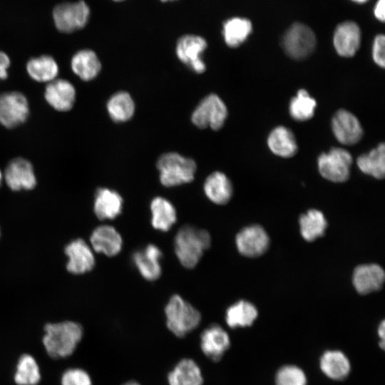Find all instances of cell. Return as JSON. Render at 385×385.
Returning <instances> with one entry per match:
<instances>
[{
  "label": "cell",
  "instance_id": "obj_1",
  "mask_svg": "<svg viewBox=\"0 0 385 385\" xmlns=\"http://www.w3.org/2000/svg\"><path fill=\"white\" fill-rule=\"evenodd\" d=\"M43 330V347L47 354L54 359L71 356L83 336L82 326L73 321L47 323Z\"/></svg>",
  "mask_w": 385,
  "mask_h": 385
},
{
  "label": "cell",
  "instance_id": "obj_2",
  "mask_svg": "<svg viewBox=\"0 0 385 385\" xmlns=\"http://www.w3.org/2000/svg\"><path fill=\"white\" fill-rule=\"evenodd\" d=\"M211 244L209 232L192 225H184L174 238V250L180 264L185 268L195 267Z\"/></svg>",
  "mask_w": 385,
  "mask_h": 385
},
{
  "label": "cell",
  "instance_id": "obj_3",
  "mask_svg": "<svg viewBox=\"0 0 385 385\" xmlns=\"http://www.w3.org/2000/svg\"><path fill=\"white\" fill-rule=\"evenodd\" d=\"M156 165L160 173V181L165 187L190 183L197 170L195 160L175 152L160 155Z\"/></svg>",
  "mask_w": 385,
  "mask_h": 385
},
{
  "label": "cell",
  "instance_id": "obj_4",
  "mask_svg": "<svg viewBox=\"0 0 385 385\" xmlns=\"http://www.w3.org/2000/svg\"><path fill=\"white\" fill-rule=\"evenodd\" d=\"M166 324L176 337H183L200 323L201 314L178 294L173 295L165 307Z\"/></svg>",
  "mask_w": 385,
  "mask_h": 385
},
{
  "label": "cell",
  "instance_id": "obj_5",
  "mask_svg": "<svg viewBox=\"0 0 385 385\" xmlns=\"http://www.w3.org/2000/svg\"><path fill=\"white\" fill-rule=\"evenodd\" d=\"M316 44V36L312 29L299 22L291 25L282 40L283 50L294 60H303L309 56Z\"/></svg>",
  "mask_w": 385,
  "mask_h": 385
},
{
  "label": "cell",
  "instance_id": "obj_6",
  "mask_svg": "<svg viewBox=\"0 0 385 385\" xmlns=\"http://www.w3.org/2000/svg\"><path fill=\"white\" fill-rule=\"evenodd\" d=\"M227 117V108L223 101L211 93L200 101L191 115L192 123L199 128L210 127L214 130L222 128Z\"/></svg>",
  "mask_w": 385,
  "mask_h": 385
},
{
  "label": "cell",
  "instance_id": "obj_7",
  "mask_svg": "<svg viewBox=\"0 0 385 385\" xmlns=\"http://www.w3.org/2000/svg\"><path fill=\"white\" fill-rule=\"evenodd\" d=\"M352 156L341 148H332L328 153H322L317 160L321 175L332 182L342 183L348 180Z\"/></svg>",
  "mask_w": 385,
  "mask_h": 385
},
{
  "label": "cell",
  "instance_id": "obj_8",
  "mask_svg": "<svg viewBox=\"0 0 385 385\" xmlns=\"http://www.w3.org/2000/svg\"><path fill=\"white\" fill-rule=\"evenodd\" d=\"M89 16L90 9L83 0L60 4L53 11L56 27L64 33H71L83 29L87 24Z\"/></svg>",
  "mask_w": 385,
  "mask_h": 385
},
{
  "label": "cell",
  "instance_id": "obj_9",
  "mask_svg": "<svg viewBox=\"0 0 385 385\" xmlns=\"http://www.w3.org/2000/svg\"><path fill=\"white\" fill-rule=\"evenodd\" d=\"M29 115L26 97L19 91L0 93V124L7 128L24 123Z\"/></svg>",
  "mask_w": 385,
  "mask_h": 385
},
{
  "label": "cell",
  "instance_id": "obj_10",
  "mask_svg": "<svg viewBox=\"0 0 385 385\" xmlns=\"http://www.w3.org/2000/svg\"><path fill=\"white\" fill-rule=\"evenodd\" d=\"M207 47V41L203 37L186 34L178 39L175 52L178 59L191 71L202 73L206 70V65L202 56Z\"/></svg>",
  "mask_w": 385,
  "mask_h": 385
},
{
  "label": "cell",
  "instance_id": "obj_11",
  "mask_svg": "<svg viewBox=\"0 0 385 385\" xmlns=\"http://www.w3.org/2000/svg\"><path fill=\"white\" fill-rule=\"evenodd\" d=\"M3 178L6 185L13 191L30 190L37 183L31 163L21 157L14 158L8 163Z\"/></svg>",
  "mask_w": 385,
  "mask_h": 385
},
{
  "label": "cell",
  "instance_id": "obj_12",
  "mask_svg": "<svg viewBox=\"0 0 385 385\" xmlns=\"http://www.w3.org/2000/svg\"><path fill=\"white\" fill-rule=\"evenodd\" d=\"M236 246L239 252L247 257H257L267 250L270 239L266 231L258 225L247 226L236 236Z\"/></svg>",
  "mask_w": 385,
  "mask_h": 385
},
{
  "label": "cell",
  "instance_id": "obj_13",
  "mask_svg": "<svg viewBox=\"0 0 385 385\" xmlns=\"http://www.w3.org/2000/svg\"><path fill=\"white\" fill-rule=\"evenodd\" d=\"M332 130L337 140L347 145L359 142L364 134L358 118L344 109H340L334 113L332 119Z\"/></svg>",
  "mask_w": 385,
  "mask_h": 385
},
{
  "label": "cell",
  "instance_id": "obj_14",
  "mask_svg": "<svg viewBox=\"0 0 385 385\" xmlns=\"http://www.w3.org/2000/svg\"><path fill=\"white\" fill-rule=\"evenodd\" d=\"M68 257L67 270L73 274H82L90 272L95 266L93 249L86 242L78 238L70 242L65 247Z\"/></svg>",
  "mask_w": 385,
  "mask_h": 385
},
{
  "label": "cell",
  "instance_id": "obj_15",
  "mask_svg": "<svg viewBox=\"0 0 385 385\" xmlns=\"http://www.w3.org/2000/svg\"><path fill=\"white\" fill-rule=\"evenodd\" d=\"M76 98V88L68 80L57 78L46 86L44 98L48 104L57 111H70L74 105Z\"/></svg>",
  "mask_w": 385,
  "mask_h": 385
},
{
  "label": "cell",
  "instance_id": "obj_16",
  "mask_svg": "<svg viewBox=\"0 0 385 385\" xmlns=\"http://www.w3.org/2000/svg\"><path fill=\"white\" fill-rule=\"evenodd\" d=\"M361 30L356 23L344 21L336 27L333 44L337 53L342 57H351L359 50L361 44Z\"/></svg>",
  "mask_w": 385,
  "mask_h": 385
},
{
  "label": "cell",
  "instance_id": "obj_17",
  "mask_svg": "<svg viewBox=\"0 0 385 385\" xmlns=\"http://www.w3.org/2000/svg\"><path fill=\"white\" fill-rule=\"evenodd\" d=\"M162 257L163 252L160 248L153 244H149L144 248L135 251L132 255V260L144 279L154 281L161 275Z\"/></svg>",
  "mask_w": 385,
  "mask_h": 385
},
{
  "label": "cell",
  "instance_id": "obj_18",
  "mask_svg": "<svg viewBox=\"0 0 385 385\" xmlns=\"http://www.w3.org/2000/svg\"><path fill=\"white\" fill-rule=\"evenodd\" d=\"M230 346L226 331L217 324L207 327L200 336V347L203 354L213 361H217Z\"/></svg>",
  "mask_w": 385,
  "mask_h": 385
},
{
  "label": "cell",
  "instance_id": "obj_19",
  "mask_svg": "<svg viewBox=\"0 0 385 385\" xmlns=\"http://www.w3.org/2000/svg\"><path fill=\"white\" fill-rule=\"evenodd\" d=\"M91 248L108 257L117 255L123 247V239L113 226L102 225L96 227L90 237Z\"/></svg>",
  "mask_w": 385,
  "mask_h": 385
},
{
  "label": "cell",
  "instance_id": "obj_20",
  "mask_svg": "<svg viewBox=\"0 0 385 385\" xmlns=\"http://www.w3.org/2000/svg\"><path fill=\"white\" fill-rule=\"evenodd\" d=\"M385 274L383 268L376 264L361 265L353 272L352 282L360 294H367L380 289L384 284Z\"/></svg>",
  "mask_w": 385,
  "mask_h": 385
},
{
  "label": "cell",
  "instance_id": "obj_21",
  "mask_svg": "<svg viewBox=\"0 0 385 385\" xmlns=\"http://www.w3.org/2000/svg\"><path fill=\"white\" fill-rule=\"evenodd\" d=\"M123 200L116 191L107 188H98L95 194L93 211L100 220H113L123 210Z\"/></svg>",
  "mask_w": 385,
  "mask_h": 385
},
{
  "label": "cell",
  "instance_id": "obj_22",
  "mask_svg": "<svg viewBox=\"0 0 385 385\" xmlns=\"http://www.w3.org/2000/svg\"><path fill=\"white\" fill-rule=\"evenodd\" d=\"M203 190L213 203L225 205L232 197L233 188L230 180L220 171L212 173L205 180Z\"/></svg>",
  "mask_w": 385,
  "mask_h": 385
},
{
  "label": "cell",
  "instance_id": "obj_23",
  "mask_svg": "<svg viewBox=\"0 0 385 385\" xmlns=\"http://www.w3.org/2000/svg\"><path fill=\"white\" fill-rule=\"evenodd\" d=\"M72 71L81 80L89 81L94 79L101 70V63L96 53L91 49H82L76 52L71 61Z\"/></svg>",
  "mask_w": 385,
  "mask_h": 385
},
{
  "label": "cell",
  "instance_id": "obj_24",
  "mask_svg": "<svg viewBox=\"0 0 385 385\" xmlns=\"http://www.w3.org/2000/svg\"><path fill=\"white\" fill-rule=\"evenodd\" d=\"M270 150L282 158H291L298 150L294 133L290 129L280 125L274 128L267 138Z\"/></svg>",
  "mask_w": 385,
  "mask_h": 385
},
{
  "label": "cell",
  "instance_id": "obj_25",
  "mask_svg": "<svg viewBox=\"0 0 385 385\" xmlns=\"http://www.w3.org/2000/svg\"><path fill=\"white\" fill-rule=\"evenodd\" d=\"M151 224L158 230L168 231L177 220L174 205L166 198L155 197L150 202Z\"/></svg>",
  "mask_w": 385,
  "mask_h": 385
},
{
  "label": "cell",
  "instance_id": "obj_26",
  "mask_svg": "<svg viewBox=\"0 0 385 385\" xmlns=\"http://www.w3.org/2000/svg\"><path fill=\"white\" fill-rule=\"evenodd\" d=\"M322 371L333 380H343L350 373L351 365L346 356L342 351H327L319 361Z\"/></svg>",
  "mask_w": 385,
  "mask_h": 385
},
{
  "label": "cell",
  "instance_id": "obj_27",
  "mask_svg": "<svg viewBox=\"0 0 385 385\" xmlns=\"http://www.w3.org/2000/svg\"><path fill=\"white\" fill-rule=\"evenodd\" d=\"M28 75L34 81L49 83L58 76L59 66L56 61L49 55L31 58L26 66Z\"/></svg>",
  "mask_w": 385,
  "mask_h": 385
},
{
  "label": "cell",
  "instance_id": "obj_28",
  "mask_svg": "<svg viewBox=\"0 0 385 385\" xmlns=\"http://www.w3.org/2000/svg\"><path fill=\"white\" fill-rule=\"evenodd\" d=\"M168 381L169 385H202L203 377L193 360L183 359L169 373Z\"/></svg>",
  "mask_w": 385,
  "mask_h": 385
},
{
  "label": "cell",
  "instance_id": "obj_29",
  "mask_svg": "<svg viewBox=\"0 0 385 385\" xmlns=\"http://www.w3.org/2000/svg\"><path fill=\"white\" fill-rule=\"evenodd\" d=\"M252 31L251 21L243 17H232L225 21L222 36L225 43L230 48H236L243 43Z\"/></svg>",
  "mask_w": 385,
  "mask_h": 385
},
{
  "label": "cell",
  "instance_id": "obj_30",
  "mask_svg": "<svg viewBox=\"0 0 385 385\" xmlns=\"http://www.w3.org/2000/svg\"><path fill=\"white\" fill-rule=\"evenodd\" d=\"M41 380L40 368L36 359L29 354L19 356L14 374L16 385H38Z\"/></svg>",
  "mask_w": 385,
  "mask_h": 385
},
{
  "label": "cell",
  "instance_id": "obj_31",
  "mask_svg": "<svg viewBox=\"0 0 385 385\" xmlns=\"http://www.w3.org/2000/svg\"><path fill=\"white\" fill-rule=\"evenodd\" d=\"M110 118L115 123L129 120L135 113V103L125 91H118L111 96L106 105Z\"/></svg>",
  "mask_w": 385,
  "mask_h": 385
},
{
  "label": "cell",
  "instance_id": "obj_32",
  "mask_svg": "<svg viewBox=\"0 0 385 385\" xmlns=\"http://www.w3.org/2000/svg\"><path fill=\"white\" fill-rule=\"evenodd\" d=\"M257 315V309L254 304L245 300H240L227 308L225 320L231 328L245 327L251 326Z\"/></svg>",
  "mask_w": 385,
  "mask_h": 385
},
{
  "label": "cell",
  "instance_id": "obj_33",
  "mask_svg": "<svg viewBox=\"0 0 385 385\" xmlns=\"http://www.w3.org/2000/svg\"><path fill=\"white\" fill-rule=\"evenodd\" d=\"M357 165L360 170L376 179H382L385 175V145L379 143L369 153L363 154L357 158Z\"/></svg>",
  "mask_w": 385,
  "mask_h": 385
},
{
  "label": "cell",
  "instance_id": "obj_34",
  "mask_svg": "<svg viewBox=\"0 0 385 385\" xmlns=\"http://www.w3.org/2000/svg\"><path fill=\"white\" fill-rule=\"evenodd\" d=\"M299 225L303 238L308 242H312L324 235L327 222L321 211L312 209L300 216Z\"/></svg>",
  "mask_w": 385,
  "mask_h": 385
},
{
  "label": "cell",
  "instance_id": "obj_35",
  "mask_svg": "<svg viewBox=\"0 0 385 385\" xmlns=\"http://www.w3.org/2000/svg\"><path fill=\"white\" fill-rule=\"evenodd\" d=\"M316 107L315 99L305 89H299L289 102V112L295 120L305 121L313 117Z\"/></svg>",
  "mask_w": 385,
  "mask_h": 385
},
{
  "label": "cell",
  "instance_id": "obj_36",
  "mask_svg": "<svg viewBox=\"0 0 385 385\" xmlns=\"http://www.w3.org/2000/svg\"><path fill=\"white\" fill-rule=\"evenodd\" d=\"M275 382L276 385H307V377L298 366L286 365L278 370Z\"/></svg>",
  "mask_w": 385,
  "mask_h": 385
},
{
  "label": "cell",
  "instance_id": "obj_37",
  "mask_svg": "<svg viewBox=\"0 0 385 385\" xmlns=\"http://www.w3.org/2000/svg\"><path fill=\"white\" fill-rule=\"evenodd\" d=\"M61 385H92L88 373L81 368H68L61 376Z\"/></svg>",
  "mask_w": 385,
  "mask_h": 385
},
{
  "label": "cell",
  "instance_id": "obj_38",
  "mask_svg": "<svg viewBox=\"0 0 385 385\" xmlns=\"http://www.w3.org/2000/svg\"><path fill=\"white\" fill-rule=\"evenodd\" d=\"M385 36L383 34L377 35L374 40L372 46V58L379 66L384 68L385 66Z\"/></svg>",
  "mask_w": 385,
  "mask_h": 385
},
{
  "label": "cell",
  "instance_id": "obj_39",
  "mask_svg": "<svg viewBox=\"0 0 385 385\" xmlns=\"http://www.w3.org/2000/svg\"><path fill=\"white\" fill-rule=\"evenodd\" d=\"M11 60L9 56L4 51H0V80H4L8 77V69L10 67Z\"/></svg>",
  "mask_w": 385,
  "mask_h": 385
},
{
  "label": "cell",
  "instance_id": "obj_40",
  "mask_svg": "<svg viewBox=\"0 0 385 385\" xmlns=\"http://www.w3.org/2000/svg\"><path fill=\"white\" fill-rule=\"evenodd\" d=\"M384 8L385 0H377L374 8V14L379 21L382 22H384L385 19Z\"/></svg>",
  "mask_w": 385,
  "mask_h": 385
},
{
  "label": "cell",
  "instance_id": "obj_41",
  "mask_svg": "<svg viewBox=\"0 0 385 385\" xmlns=\"http://www.w3.org/2000/svg\"><path fill=\"white\" fill-rule=\"evenodd\" d=\"M385 324L384 321H383L381 323V324L379 325V329H378L379 336L381 339V342L379 343V345L383 349L384 347V333H385V324Z\"/></svg>",
  "mask_w": 385,
  "mask_h": 385
},
{
  "label": "cell",
  "instance_id": "obj_42",
  "mask_svg": "<svg viewBox=\"0 0 385 385\" xmlns=\"http://www.w3.org/2000/svg\"><path fill=\"white\" fill-rule=\"evenodd\" d=\"M123 385H140L138 383L135 382V381H128Z\"/></svg>",
  "mask_w": 385,
  "mask_h": 385
},
{
  "label": "cell",
  "instance_id": "obj_43",
  "mask_svg": "<svg viewBox=\"0 0 385 385\" xmlns=\"http://www.w3.org/2000/svg\"><path fill=\"white\" fill-rule=\"evenodd\" d=\"M354 2L359 3V4H364L368 0H351Z\"/></svg>",
  "mask_w": 385,
  "mask_h": 385
},
{
  "label": "cell",
  "instance_id": "obj_44",
  "mask_svg": "<svg viewBox=\"0 0 385 385\" xmlns=\"http://www.w3.org/2000/svg\"><path fill=\"white\" fill-rule=\"evenodd\" d=\"M4 178H3V173L1 172V170H0V186L1 185V183H2V180H3Z\"/></svg>",
  "mask_w": 385,
  "mask_h": 385
},
{
  "label": "cell",
  "instance_id": "obj_45",
  "mask_svg": "<svg viewBox=\"0 0 385 385\" xmlns=\"http://www.w3.org/2000/svg\"><path fill=\"white\" fill-rule=\"evenodd\" d=\"M161 1L165 2V1H175V0H160Z\"/></svg>",
  "mask_w": 385,
  "mask_h": 385
},
{
  "label": "cell",
  "instance_id": "obj_46",
  "mask_svg": "<svg viewBox=\"0 0 385 385\" xmlns=\"http://www.w3.org/2000/svg\"><path fill=\"white\" fill-rule=\"evenodd\" d=\"M113 1H122L123 0H113Z\"/></svg>",
  "mask_w": 385,
  "mask_h": 385
},
{
  "label": "cell",
  "instance_id": "obj_47",
  "mask_svg": "<svg viewBox=\"0 0 385 385\" xmlns=\"http://www.w3.org/2000/svg\"><path fill=\"white\" fill-rule=\"evenodd\" d=\"M0 234H1V231H0Z\"/></svg>",
  "mask_w": 385,
  "mask_h": 385
}]
</instances>
